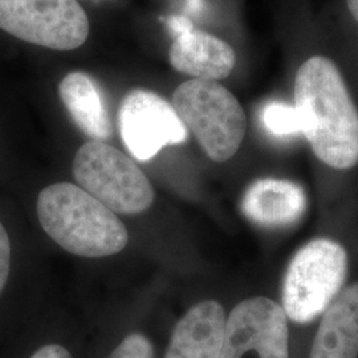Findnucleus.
I'll use <instances>...</instances> for the list:
<instances>
[{
    "instance_id": "nucleus-6",
    "label": "nucleus",
    "mask_w": 358,
    "mask_h": 358,
    "mask_svg": "<svg viewBox=\"0 0 358 358\" xmlns=\"http://www.w3.org/2000/svg\"><path fill=\"white\" fill-rule=\"evenodd\" d=\"M0 28L55 51H72L90 36V19L77 0H0Z\"/></svg>"
},
{
    "instance_id": "nucleus-2",
    "label": "nucleus",
    "mask_w": 358,
    "mask_h": 358,
    "mask_svg": "<svg viewBox=\"0 0 358 358\" xmlns=\"http://www.w3.org/2000/svg\"><path fill=\"white\" fill-rule=\"evenodd\" d=\"M36 210L45 234L73 255H115L128 244V231L115 213L73 183L43 189Z\"/></svg>"
},
{
    "instance_id": "nucleus-3",
    "label": "nucleus",
    "mask_w": 358,
    "mask_h": 358,
    "mask_svg": "<svg viewBox=\"0 0 358 358\" xmlns=\"http://www.w3.org/2000/svg\"><path fill=\"white\" fill-rule=\"evenodd\" d=\"M171 105L210 159L226 162L238 153L247 131V117L226 87L192 78L176 90Z\"/></svg>"
},
{
    "instance_id": "nucleus-14",
    "label": "nucleus",
    "mask_w": 358,
    "mask_h": 358,
    "mask_svg": "<svg viewBox=\"0 0 358 358\" xmlns=\"http://www.w3.org/2000/svg\"><path fill=\"white\" fill-rule=\"evenodd\" d=\"M262 122L276 137H289L301 133L296 109L288 103L275 101L266 105L262 112Z\"/></svg>"
},
{
    "instance_id": "nucleus-1",
    "label": "nucleus",
    "mask_w": 358,
    "mask_h": 358,
    "mask_svg": "<svg viewBox=\"0 0 358 358\" xmlns=\"http://www.w3.org/2000/svg\"><path fill=\"white\" fill-rule=\"evenodd\" d=\"M294 108L301 133L327 166L358 164V109L345 78L331 57L312 55L296 71Z\"/></svg>"
},
{
    "instance_id": "nucleus-17",
    "label": "nucleus",
    "mask_w": 358,
    "mask_h": 358,
    "mask_svg": "<svg viewBox=\"0 0 358 358\" xmlns=\"http://www.w3.org/2000/svg\"><path fill=\"white\" fill-rule=\"evenodd\" d=\"M31 358H72L68 349L59 344H50V345L41 346L38 349Z\"/></svg>"
},
{
    "instance_id": "nucleus-7",
    "label": "nucleus",
    "mask_w": 358,
    "mask_h": 358,
    "mask_svg": "<svg viewBox=\"0 0 358 358\" xmlns=\"http://www.w3.org/2000/svg\"><path fill=\"white\" fill-rule=\"evenodd\" d=\"M124 145L137 161L146 162L165 146L187 141L189 133L171 103L153 90H130L118 109Z\"/></svg>"
},
{
    "instance_id": "nucleus-11",
    "label": "nucleus",
    "mask_w": 358,
    "mask_h": 358,
    "mask_svg": "<svg viewBox=\"0 0 358 358\" xmlns=\"http://www.w3.org/2000/svg\"><path fill=\"white\" fill-rule=\"evenodd\" d=\"M307 210L301 186L287 179L255 180L244 192L242 211L255 224L278 229L296 223Z\"/></svg>"
},
{
    "instance_id": "nucleus-19",
    "label": "nucleus",
    "mask_w": 358,
    "mask_h": 358,
    "mask_svg": "<svg viewBox=\"0 0 358 358\" xmlns=\"http://www.w3.org/2000/svg\"><path fill=\"white\" fill-rule=\"evenodd\" d=\"M198 1H199V0H189V4H190V6H196Z\"/></svg>"
},
{
    "instance_id": "nucleus-16",
    "label": "nucleus",
    "mask_w": 358,
    "mask_h": 358,
    "mask_svg": "<svg viewBox=\"0 0 358 358\" xmlns=\"http://www.w3.org/2000/svg\"><path fill=\"white\" fill-rule=\"evenodd\" d=\"M11 268V243L8 234L0 222V294L8 282Z\"/></svg>"
},
{
    "instance_id": "nucleus-9",
    "label": "nucleus",
    "mask_w": 358,
    "mask_h": 358,
    "mask_svg": "<svg viewBox=\"0 0 358 358\" xmlns=\"http://www.w3.org/2000/svg\"><path fill=\"white\" fill-rule=\"evenodd\" d=\"M174 40L169 50L171 66L183 75L219 81L230 76L236 64V53L229 43L203 31L192 29V23L179 15L166 19Z\"/></svg>"
},
{
    "instance_id": "nucleus-13",
    "label": "nucleus",
    "mask_w": 358,
    "mask_h": 358,
    "mask_svg": "<svg viewBox=\"0 0 358 358\" xmlns=\"http://www.w3.org/2000/svg\"><path fill=\"white\" fill-rule=\"evenodd\" d=\"M59 96L65 109L92 141L105 142L113 136V125L103 92L85 72H71L59 84Z\"/></svg>"
},
{
    "instance_id": "nucleus-4",
    "label": "nucleus",
    "mask_w": 358,
    "mask_h": 358,
    "mask_svg": "<svg viewBox=\"0 0 358 358\" xmlns=\"http://www.w3.org/2000/svg\"><path fill=\"white\" fill-rule=\"evenodd\" d=\"M348 273L344 247L319 238L294 254L284 276L282 308L287 319L297 324L312 322L338 296Z\"/></svg>"
},
{
    "instance_id": "nucleus-12",
    "label": "nucleus",
    "mask_w": 358,
    "mask_h": 358,
    "mask_svg": "<svg viewBox=\"0 0 358 358\" xmlns=\"http://www.w3.org/2000/svg\"><path fill=\"white\" fill-rule=\"evenodd\" d=\"M358 357V282L325 309L309 358Z\"/></svg>"
},
{
    "instance_id": "nucleus-10",
    "label": "nucleus",
    "mask_w": 358,
    "mask_h": 358,
    "mask_svg": "<svg viewBox=\"0 0 358 358\" xmlns=\"http://www.w3.org/2000/svg\"><path fill=\"white\" fill-rule=\"evenodd\" d=\"M226 312L215 300L198 303L177 322L165 358H219Z\"/></svg>"
},
{
    "instance_id": "nucleus-8",
    "label": "nucleus",
    "mask_w": 358,
    "mask_h": 358,
    "mask_svg": "<svg viewBox=\"0 0 358 358\" xmlns=\"http://www.w3.org/2000/svg\"><path fill=\"white\" fill-rule=\"evenodd\" d=\"M219 358H289V332L282 306L251 297L231 310Z\"/></svg>"
},
{
    "instance_id": "nucleus-5",
    "label": "nucleus",
    "mask_w": 358,
    "mask_h": 358,
    "mask_svg": "<svg viewBox=\"0 0 358 358\" xmlns=\"http://www.w3.org/2000/svg\"><path fill=\"white\" fill-rule=\"evenodd\" d=\"M72 170L80 187L113 213L137 215L153 205V187L141 169L105 142L84 143L77 150Z\"/></svg>"
},
{
    "instance_id": "nucleus-15",
    "label": "nucleus",
    "mask_w": 358,
    "mask_h": 358,
    "mask_svg": "<svg viewBox=\"0 0 358 358\" xmlns=\"http://www.w3.org/2000/svg\"><path fill=\"white\" fill-rule=\"evenodd\" d=\"M108 358H154V348L142 333H130Z\"/></svg>"
},
{
    "instance_id": "nucleus-18",
    "label": "nucleus",
    "mask_w": 358,
    "mask_h": 358,
    "mask_svg": "<svg viewBox=\"0 0 358 358\" xmlns=\"http://www.w3.org/2000/svg\"><path fill=\"white\" fill-rule=\"evenodd\" d=\"M346 8L350 17L358 24V0H346Z\"/></svg>"
}]
</instances>
